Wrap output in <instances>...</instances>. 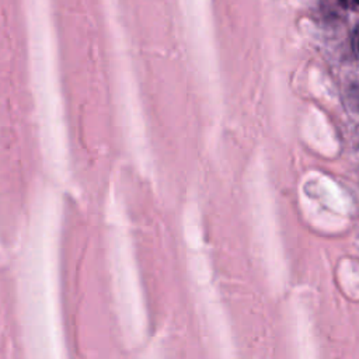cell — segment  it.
Instances as JSON below:
<instances>
[{"instance_id":"3","label":"cell","mask_w":359,"mask_h":359,"mask_svg":"<svg viewBox=\"0 0 359 359\" xmlns=\"http://www.w3.org/2000/svg\"><path fill=\"white\" fill-rule=\"evenodd\" d=\"M339 3L344 8L359 13V0H339Z\"/></svg>"},{"instance_id":"1","label":"cell","mask_w":359,"mask_h":359,"mask_svg":"<svg viewBox=\"0 0 359 359\" xmlns=\"http://www.w3.org/2000/svg\"><path fill=\"white\" fill-rule=\"evenodd\" d=\"M109 257L112 292L122 332L128 342L140 344L146 332V311L142 299L135 257L125 216L118 202L109 206Z\"/></svg>"},{"instance_id":"4","label":"cell","mask_w":359,"mask_h":359,"mask_svg":"<svg viewBox=\"0 0 359 359\" xmlns=\"http://www.w3.org/2000/svg\"><path fill=\"white\" fill-rule=\"evenodd\" d=\"M358 49H359V36H358Z\"/></svg>"},{"instance_id":"2","label":"cell","mask_w":359,"mask_h":359,"mask_svg":"<svg viewBox=\"0 0 359 359\" xmlns=\"http://www.w3.org/2000/svg\"><path fill=\"white\" fill-rule=\"evenodd\" d=\"M187 234V233H185ZM188 245L194 254L191 259L192 265V276L196 287V293L201 302V309L205 317V325L208 328L213 349L216 352L217 359H236L234 358V346L230 338L229 328L226 325L224 313L216 299L215 290L210 285L209 266L202 250L201 243L195 244L194 238L187 234Z\"/></svg>"}]
</instances>
